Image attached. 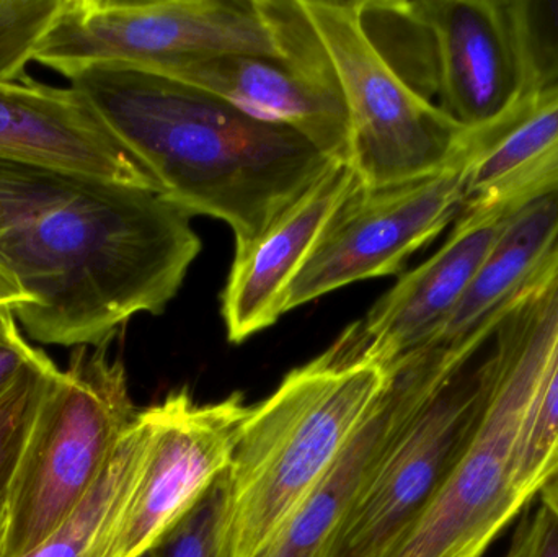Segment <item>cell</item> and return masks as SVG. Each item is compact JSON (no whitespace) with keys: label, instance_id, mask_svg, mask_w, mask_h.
<instances>
[{"label":"cell","instance_id":"obj_13","mask_svg":"<svg viewBox=\"0 0 558 557\" xmlns=\"http://www.w3.org/2000/svg\"><path fill=\"white\" fill-rule=\"evenodd\" d=\"M507 218L462 208L445 244L400 277L366 317L341 334L338 346L386 372L428 346L468 293Z\"/></svg>","mask_w":558,"mask_h":557},{"label":"cell","instance_id":"obj_10","mask_svg":"<svg viewBox=\"0 0 558 557\" xmlns=\"http://www.w3.org/2000/svg\"><path fill=\"white\" fill-rule=\"evenodd\" d=\"M252 405L241 392L196 404L183 389L156 404L143 470L88 557H143L228 471Z\"/></svg>","mask_w":558,"mask_h":557},{"label":"cell","instance_id":"obj_25","mask_svg":"<svg viewBox=\"0 0 558 557\" xmlns=\"http://www.w3.org/2000/svg\"><path fill=\"white\" fill-rule=\"evenodd\" d=\"M504 557H558L557 513L536 497L521 513Z\"/></svg>","mask_w":558,"mask_h":557},{"label":"cell","instance_id":"obj_27","mask_svg":"<svg viewBox=\"0 0 558 557\" xmlns=\"http://www.w3.org/2000/svg\"><path fill=\"white\" fill-rule=\"evenodd\" d=\"M32 303L29 294L23 290L12 271L0 262V307H10L13 314L26 310Z\"/></svg>","mask_w":558,"mask_h":557},{"label":"cell","instance_id":"obj_20","mask_svg":"<svg viewBox=\"0 0 558 557\" xmlns=\"http://www.w3.org/2000/svg\"><path fill=\"white\" fill-rule=\"evenodd\" d=\"M59 372L61 370L43 352L0 392V506L7 502L33 422Z\"/></svg>","mask_w":558,"mask_h":557},{"label":"cell","instance_id":"obj_26","mask_svg":"<svg viewBox=\"0 0 558 557\" xmlns=\"http://www.w3.org/2000/svg\"><path fill=\"white\" fill-rule=\"evenodd\" d=\"M41 353L23 339L13 311L0 307V392L5 391Z\"/></svg>","mask_w":558,"mask_h":557},{"label":"cell","instance_id":"obj_7","mask_svg":"<svg viewBox=\"0 0 558 557\" xmlns=\"http://www.w3.org/2000/svg\"><path fill=\"white\" fill-rule=\"evenodd\" d=\"M107 346L78 347L46 392L9 496L0 557H26L85 499L137 412L120 360Z\"/></svg>","mask_w":558,"mask_h":557},{"label":"cell","instance_id":"obj_28","mask_svg":"<svg viewBox=\"0 0 558 557\" xmlns=\"http://www.w3.org/2000/svg\"><path fill=\"white\" fill-rule=\"evenodd\" d=\"M537 499L547 504L558 516V473L544 484L543 489L537 494Z\"/></svg>","mask_w":558,"mask_h":557},{"label":"cell","instance_id":"obj_22","mask_svg":"<svg viewBox=\"0 0 558 557\" xmlns=\"http://www.w3.org/2000/svg\"><path fill=\"white\" fill-rule=\"evenodd\" d=\"M558 473V347L521 444L517 493L524 507Z\"/></svg>","mask_w":558,"mask_h":557},{"label":"cell","instance_id":"obj_15","mask_svg":"<svg viewBox=\"0 0 558 557\" xmlns=\"http://www.w3.org/2000/svg\"><path fill=\"white\" fill-rule=\"evenodd\" d=\"M0 157L162 193L74 88L0 84Z\"/></svg>","mask_w":558,"mask_h":557},{"label":"cell","instance_id":"obj_16","mask_svg":"<svg viewBox=\"0 0 558 557\" xmlns=\"http://www.w3.org/2000/svg\"><path fill=\"white\" fill-rule=\"evenodd\" d=\"M558 193V84L471 157L464 209L507 218Z\"/></svg>","mask_w":558,"mask_h":557},{"label":"cell","instance_id":"obj_1","mask_svg":"<svg viewBox=\"0 0 558 557\" xmlns=\"http://www.w3.org/2000/svg\"><path fill=\"white\" fill-rule=\"evenodd\" d=\"M162 193L0 157V262L32 298L36 342L100 347L136 314H162L202 241Z\"/></svg>","mask_w":558,"mask_h":557},{"label":"cell","instance_id":"obj_18","mask_svg":"<svg viewBox=\"0 0 558 557\" xmlns=\"http://www.w3.org/2000/svg\"><path fill=\"white\" fill-rule=\"evenodd\" d=\"M402 392L390 382L366 424L327 476L302 500L257 557H325L367 474L399 421Z\"/></svg>","mask_w":558,"mask_h":557},{"label":"cell","instance_id":"obj_12","mask_svg":"<svg viewBox=\"0 0 558 557\" xmlns=\"http://www.w3.org/2000/svg\"><path fill=\"white\" fill-rule=\"evenodd\" d=\"M136 69L202 88L251 117L298 131L331 159L350 160L347 108L328 55L317 61L186 55Z\"/></svg>","mask_w":558,"mask_h":557},{"label":"cell","instance_id":"obj_3","mask_svg":"<svg viewBox=\"0 0 558 557\" xmlns=\"http://www.w3.org/2000/svg\"><path fill=\"white\" fill-rule=\"evenodd\" d=\"M558 347V245L521 288L485 347L487 392L448 480L387 557H484L526 507L521 444Z\"/></svg>","mask_w":558,"mask_h":557},{"label":"cell","instance_id":"obj_24","mask_svg":"<svg viewBox=\"0 0 558 557\" xmlns=\"http://www.w3.org/2000/svg\"><path fill=\"white\" fill-rule=\"evenodd\" d=\"M225 509V474L195 507L163 536L157 557H218L219 529Z\"/></svg>","mask_w":558,"mask_h":557},{"label":"cell","instance_id":"obj_11","mask_svg":"<svg viewBox=\"0 0 558 557\" xmlns=\"http://www.w3.org/2000/svg\"><path fill=\"white\" fill-rule=\"evenodd\" d=\"M435 48L439 107L478 147L530 105L507 0L412 2Z\"/></svg>","mask_w":558,"mask_h":557},{"label":"cell","instance_id":"obj_17","mask_svg":"<svg viewBox=\"0 0 558 557\" xmlns=\"http://www.w3.org/2000/svg\"><path fill=\"white\" fill-rule=\"evenodd\" d=\"M557 245L558 193L511 213L468 293L441 332L423 349H454L495 326Z\"/></svg>","mask_w":558,"mask_h":557},{"label":"cell","instance_id":"obj_8","mask_svg":"<svg viewBox=\"0 0 558 557\" xmlns=\"http://www.w3.org/2000/svg\"><path fill=\"white\" fill-rule=\"evenodd\" d=\"M330 58L350 124V160L366 189L412 182L474 156L477 143L420 94L371 39L361 2L302 0Z\"/></svg>","mask_w":558,"mask_h":557},{"label":"cell","instance_id":"obj_14","mask_svg":"<svg viewBox=\"0 0 558 557\" xmlns=\"http://www.w3.org/2000/svg\"><path fill=\"white\" fill-rule=\"evenodd\" d=\"M356 185L351 164L335 160L258 238L235 245L234 264L221 294L229 342H245L286 314L291 284L325 226Z\"/></svg>","mask_w":558,"mask_h":557},{"label":"cell","instance_id":"obj_23","mask_svg":"<svg viewBox=\"0 0 558 557\" xmlns=\"http://www.w3.org/2000/svg\"><path fill=\"white\" fill-rule=\"evenodd\" d=\"M64 0H0V84H15Z\"/></svg>","mask_w":558,"mask_h":557},{"label":"cell","instance_id":"obj_29","mask_svg":"<svg viewBox=\"0 0 558 557\" xmlns=\"http://www.w3.org/2000/svg\"><path fill=\"white\" fill-rule=\"evenodd\" d=\"M7 533V502L0 506V556H2L3 543Z\"/></svg>","mask_w":558,"mask_h":557},{"label":"cell","instance_id":"obj_5","mask_svg":"<svg viewBox=\"0 0 558 557\" xmlns=\"http://www.w3.org/2000/svg\"><path fill=\"white\" fill-rule=\"evenodd\" d=\"M485 347L420 350L387 372L402 392L399 421L325 557H387L428 509L484 405Z\"/></svg>","mask_w":558,"mask_h":557},{"label":"cell","instance_id":"obj_4","mask_svg":"<svg viewBox=\"0 0 558 557\" xmlns=\"http://www.w3.org/2000/svg\"><path fill=\"white\" fill-rule=\"evenodd\" d=\"M389 386L337 342L254 405L225 473L218 557H257L327 476Z\"/></svg>","mask_w":558,"mask_h":557},{"label":"cell","instance_id":"obj_19","mask_svg":"<svg viewBox=\"0 0 558 557\" xmlns=\"http://www.w3.org/2000/svg\"><path fill=\"white\" fill-rule=\"evenodd\" d=\"M156 405L137 412L110 463L72 516L26 557H88L133 489L156 431Z\"/></svg>","mask_w":558,"mask_h":557},{"label":"cell","instance_id":"obj_2","mask_svg":"<svg viewBox=\"0 0 558 557\" xmlns=\"http://www.w3.org/2000/svg\"><path fill=\"white\" fill-rule=\"evenodd\" d=\"M69 81L170 203L221 219L235 245L258 238L335 162L298 131L166 75L95 64Z\"/></svg>","mask_w":558,"mask_h":557},{"label":"cell","instance_id":"obj_6","mask_svg":"<svg viewBox=\"0 0 558 557\" xmlns=\"http://www.w3.org/2000/svg\"><path fill=\"white\" fill-rule=\"evenodd\" d=\"M314 51L301 0H64L35 61L69 78L95 64L219 52L314 61Z\"/></svg>","mask_w":558,"mask_h":557},{"label":"cell","instance_id":"obj_9","mask_svg":"<svg viewBox=\"0 0 558 557\" xmlns=\"http://www.w3.org/2000/svg\"><path fill=\"white\" fill-rule=\"evenodd\" d=\"M471 157L412 182L380 189L357 182L291 284L286 313L356 281L399 274L461 215Z\"/></svg>","mask_w":558,"mask_h":557},{"label":"cell","instance_id":"obj_30","mask_svg":"<svg viewBox=\"0 0 558 557\" xmlns=\"http://www.w3.org/2000/svg\"><path fill=\"white\" fill-rule=\"evenodd\" d=\"M143 557H157V555H156V552H154V549H153V552L147 553V555L143 556Z\"/></svg>","mask_w":558,"mask_h":557},{"label":"cell","instance_id":"obj_21","mask_svg":"<svg viewBox=\"0 0 558 557\" xmlns=\"http://www.w3.org/2000/svg\"><path fill=\"white\" fill-rule=\"evenodd\" d=\"M530 101L558 84V0H507Z\"/></svg>","mask_w":558,"mask_h":557}]
</instances>
